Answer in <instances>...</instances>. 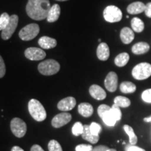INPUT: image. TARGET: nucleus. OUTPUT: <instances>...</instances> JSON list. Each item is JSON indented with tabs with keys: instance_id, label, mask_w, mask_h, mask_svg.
<instances>
[{
	"instance_id": "f257e3e1",
	"label": "nucleus",
	"mask_w": 151,
	"mask_h": 151,
	"mask_svg": "<svg viewBox=\"0 0 151 151\" xmlns=\"http://www.w3.org/2000/svg\"><path fill=\"white\" fill-rule=\"evenodd\" d=\"M50 5L49 0H28L26 12L30 18L42 20L47 18Z\"/></svg>"
},
{
	"instance_id": "f03ea898",
	"label": "nucleus",
	"mask_w": 151,
	"mask_h": 151,
	"mask_svg": "<svg viewBox=\"0 0 151 151\" xmlns=\"http://www.w3.org/2000/svg\"><path fill=\"white\" fill-rule=\"evenodd\" d=\"M28 110L31 116L37 122H42L46 118V111L43 106L37 99L30 100L28 103Z\"/></svg>"
},
{
	"instance_id": "7ed1b4c3",
	"label": "nucleus",
	"mask_w": 151,
	"mask_h": 151,
	"mask_svg": "<svg viewBox=\"0 0 151 151\" xmlns=\"http://www.w3.org/2000/svg\"><path fill=\"white\" fill-rule=\"evenodd\" d=\"M60 69V65L56 60H46L38 65V70L42 75L51 76L56 74Z\"/></svg>"
},
{
	"instance_id": "20e7f679",
	"label": "nucleus",
	"mask_w": 151,
	"mask_h": 151,
	"mask_svg": "<svg viewBox=\"0 0 151 151\" xmlns=\"http://www.w3.org/2000/svg\"><path fill=\"white\" fill-rule=\"evenodd\" d=\"M132 76L137 80H145L151 76V65L147 62H141L132 69Z\"/></svg>"
},
{
	"instance_id": "39448f33",
	"label": "nucleus",
	"mask_w": 151,
	"mask_h": 151,
	"mask_svg": "<svg viewBox=\"0 0 151 151\" xmlns=\"http://www.w3.org/2000/svg\"><path fill=\"white\" fill-rule=\"evenodd\" d=\"M40 28L39 24L36 23H32L26 25L20 30L19 32V37L22 41H30L39 35Z\"/></svg>"
},
{
	"instance_id": "423d86ee",
	"label": "nucleus",
	"mask_w": 151,
	"mask_h": 151,
	"mask_svg": "<svg viewBox=\"0 0 151 151\" xmlns=\"http://www.w3.org/2000/svg\"><path fill=\"white\" fill-rule=\"evenodd\" d=\"M104 18L109 22H117L121 20L122 13L120 9L116 6H108L106 7L103 13Z\"/></svg>"
},
{
	"instance_id": "0eeeda50",
	"label": "nucleus",
	"mask_w": 151,
	"mask_h": 151,
	"mask_svg": "<svg viewBox=\"0 0 151 151\" xmlns=\"http://www.w3.org/2000/svg\"><path fill=\"white\" fill-rule=\"evenodd\" d=\"M11 129L16 137L22 138L27 132V124L22 119L14 118L11 121Z\"/></svg>"
},
{
	"instance_id": "6e6552de",
	"label": "nucleus",
	"mask_w": 151,
	"mask_h": 151,
	"mask_svg": "<svg viewBox=\"0 0 151 151\" xmlns=\"http://www.w3.org/2000/svg\"><path fill=\"white\" fill-rule=\"evenodd\" d=\"M18 20L19 18L17 15H12L10 16V20H9L8 25L4 29L2 30V32H1V38L3 40H9L12 37L18 26Z\"/></svg>"
},
{
	"instance_id": "1a4fd4ad",
	"label": "nucleus",
	"mask_w": 151,
	"mask_h": 151,
	"mask_svg": "<svg viewBox=\"0 0 151 151\" xmlns=\"http://www.w3.org/2000/svg\"><path fill=\"white\" fill-rule=\"evenodd\" d=\"M24 55L28 60H32V61H39V60L44 59L46 54L42 48L31 47V48L26 49L24 51Z\"/></svg>"
},
{
	"instance_id": "9d476101",
	"label": "nucleus",
	"mask_w": 151,
	"mask_h": 151,
	"mask_svg": "<svg viewBox=\"0 0 151 151\" xmlns=\"http://www.w3.org/2000/svg\"><path fill=\"white\" fill-rule=\"evenodd\" d=\"M71 118L72 116L70 113L67 112L59 113L52 118V126L55 128H60L69 123L71 120Z\"/></svg>"
},
{
	"instance_id": "9b49d317",
	"label": "nucleus",
	"mask_w": 151,
	"mask_h": 151,
	"mask_svg": "<svg viewBox=\"0 0 151 151\" xmlns=\"http://www.w3.org/2000/svg\"><path fill=\"white\" fill-rule=\"evenodd\" d=\"M118 75L113 71H111L107 74L104 81V86L109 92H113L118 88Z\"/></svg>"
},
{
	"instance_id": "f8f14e48",
	"label": "nucleus",
	"mask_w": 151,
	"mask_h": 151,
	"mask_svg": "<svg viewBox=\"0 0 151 151\" xmlns=\"http://www.w3.org/2000/svg\"><path fill=\"white\" fill-rule=\"evenodd\" d=\"M76 105V100L73 97H68L60 100L58 104V108L62 111H69L72 110Z\"/></svg>"
},
{
	"instance_id": "ddd939ff",
	"label": "nucleus",
	"mask_w": 151,
	"mask_h": 151,
	"mask_svg": "<svg viewBox=\"0 0 151 151\" xmlns=\"http://www.w3.org/2000/svg\"><path fill=\"white\" fill-rule=\"evenodd\" d=\"M89 92L90 95L97 100H103L106 97V93L105 90L98 85H92L90 86Z\"/></svg>"
},
{
	"instance_id": "4468645a",
	"label": "nucleus",
	"mask_w": 151,
	"mask_h": 151,
	"mask_svg": "<svg viewBox=\"0 0 151 151\" xmlns=\"http://www.w3.org/2000/svg\"><path fill=\"white\" fill-rule=\"evenodd\" d=\"M97 55L98 59L101 61H106L110 56V50L108 45L106 43H100L97 49Z\"/></svg>"
},
{
	"instance_id": "2eb2a0df",
	"label": "nucleus",
	"mask_w": 151,
	"mask_h": 151,
	"mask_svg": "<svg viewBox=\"0 0 151 151\" xmlns=\"http://www.w3.org/2000/svg\"><path fill=\"white\" fill-rule=\"evenodd\" d=\"M82 138L85 140L89 141L90 143L94 144L97 143L99 140V135H94L90 132V125L85 124L83 125V132Z\"/></svg>"
},
{
	"instance_id": "dca6fc26",
	"label": "nucleus",
	"mask_w": 151,
	"mask_h": 151,
	"mask_svg": "<svg viewBox=\"0 0 151 151\" xmlns=\"http://www.w3.org/2000/svg\"><path fill=\"white\" fill-rule=\"evenodd\" d=\"M61 9H60V5L58 4H55L50 7V10L47 16V21L49 22H54L57 21L59 18L60 16V13H61Z\"/></svg>"
},
{
	"instance_id": "f3484780",
	"label": "nucleus",
	"mask_w": 151,
	"mask_h": 151,
	"mask_svg": "<svg viewBox=\"0 0 151 151\" xmlns=\"http://www.w3.org/2000/svg\"><path fill=\"white\" fill-rule=\"evenodd\" d=\"M120 39L124 44H129L134 39V34L133 30L129 27L122 28L120 31Z\"/></svg>"
},
{
	"instance_id": "a211bd4d",
	"label": "nucleus",
	"mask_w": 151,
	"mask_h": 151,
	"mask_svg": "<svg viewBox=\"0 0 151 151\" xmlns=\"http://www.w3.org/2000/svg\"><path fill=\"white\" fill-rule=\"evenodd\" d=\"M38 43L42 49H51L57 46V41L53 38L42 37L39 39Z\"/></svg>"
},
{
	"instance_id": "6ab92c4d",
	"label": "nucleus",
	"mask_w": 151,
	"mask_h": 151,
	"mask_svg": "<svg viewBox=\"0 0 151 151\" xmlns=\"http://www.w3.org/2000/svg\"><path fill=\"white\" fill-rule=\"evenodd\" d=\"M78 113L82 116L85 117V118H89L93 114L94 109L90 104L83 102L78 105Z\"/></svg>"
},
{
	"instance_id": "aec40b11",
	"label": "nucleus",
	"mask_w": 151,
	"mask_h": 151,
	"mask_svg": "<svg viewBox=\"0 0 151 151\" xmlns=\"http://www.w3.org/2000/svg\"><path fill=\"white\" fill-rule=\"evenodd\" d=\"M146 5L141 1H136V2L132 3L128 6L127 8V12L129 14L136 15L141 14L145 11Z\"/></svg>"
},
{
	"instance_id": "412c9836",
	"label": "nucleus",
	"mask_w": 151,
	"mask_h": 151,
	"mask_svg": "<svg viewBox=\"0 0 151 151\" xmlns=\"http://www.w3.org/2000/svg\"><path fill=\"white\" fill-rule=\"evenodd\" d=\"M150 50V46L146 42H139L132 46V51L135 55H142Z\"/></svg>"
},
{
	"instance_id": "4be33fe9",
	"label": "nucleus",
	"mask_w": 151,
	"mask_h": 151,
	"mask_svg": "<svg viewBox=\"0 0 151 151\" xmlns=\"http://www.w3.org/2000/svg\"><path fill=\"white\" fill-rule=\"evenodd\" d=\"M129 60V55L127 52H122L118 55L115 58V64L117 67H122L128 63Z\"/></svg>"
},
{
	"instance_id": "5701e85b",
	"label": "nucleus",
	"mask_w": 151,
	"mask_h": 151,
	"mask_svg": "<svg viewBox=\"0 0 151 151\" xmlns=\"http://www.w3.org/2000/svg\"><path fill=\"white\" fill-rule=\"evenodd\" d=\"M120 89L122 93L130 94L134 93L137 90V87L133 83L129 81H124L120 86Z\"/></svg>"
},
{
	"instance_id": "b1692460",
	"label": "nucleus",
	"mask_w": 151,
	"mask_h": 151,
	"mask_svg": "<svg viewBox=\"0 0 151 151\" xmlns=\"http://www.w3.org/2000/svg\"><path fill=\"white\" fill-rule=\"evenodd\" d=\"M123 129L124 130V132H126V134L129 136L130 144L135 146L137 143L138 138L137 137V135L135 134L134 132L133 128H132L131 126L128 125V124H124L123 126Z\"/></svg>"
},
{
	"instance_id": "393cba45",
	"label": "nucleus",
	"mask_w": 151,
	"mask_h": 151,
	"mask_svg": "<svg viewBox=\"0 0 151 151\" xmlns=\"http://www.w3.org/2000/svg\"><path fill=\"white\" fill-rule=\"evenodd\" d=\"M131 26L132 29L136 32L140 33L144 29V23L140 18H134L131 21Z\"/></svg>"
},
{
	"instance_id": "a878e982",
	"label": "nucleus",
	"mask_w": 151,
	"mask_h": 151,
	"mask_svg": "<svg viewBox=\"0 0 151 151\" xmlns=\"http://www.w3.org/2000/svg\"><path fill=\"white\" fill-rule=\"evenodd\" d=\"M114 104L120 108H127L131 104V101L127 97L118 96L114 99Z\"/></svg>"
},
{
	"instance_id": "bb28decb",
	"label": "nucleus",
	"mask_w": 151,
	"mask_h": 151,
	"mask_svg": "<svg viewBox=\"0 0 151 151\" xmlns=\"http://www.w3.org/2000/svg\"><path fill=\"white\" fill-rule=\"evenodd\" d=\"M101 119H102L106 125L110 126V127H113V126H114L117 122L116 119L113 118L112 115H111V110L109 111V112L106 113V114L104 115V116L101 118Z\"/></svg>"
},
{
	"instance_id": "cd10ccee",
	"label": "nucleus",
	"mask_w": 151,
	"mask_h": 151,
	"mask_svg": "<svg viewBox=\"0 0 151 151\" xmlns=\"http://www.w3.org/2000/svg\"><path fill=\"white\" fill-rule=\"evenodd\" d=\"M9 20H10V16L7 13H3L1 15V16H0V31H2L6 27Z\"/></svg>"
},
{
	"instance_id": "c85d7f7f",
	"label": "nucleus",
	"mask_w": 151,
	"mask_h": 151,
	"mask_svg": "<svg viewBox=\"0 0 151 151\" xmlns=\"http://www.w3.org/2000/svg\"><path fill=\"white\" fill-rule=\"evenodd\" d=\"M111 113L113 116V118L116 119V121L120 120L122 118V113L120 109V107L115 104L111 108Z\"/></svg>"
},
{
	"instance_id": "c756f323",
	"label": "nucleus",
	"mask_w": 151,
	"mask_h": 151,
	"mask_svg": "<svg viewBox=\"0 0 151 151\" xmlns=\"http://www.w3.org/2000/svg\"><path fill=\"white\" fill-rule=\"evenodd\" d=\"M72 134L74 136L78 137L79 135H81L83 132V125L80 122H77L73 124L72 127Z\"/></svg>"
},
{
	"instance_id": "7c9ffc66",
	"label": "nucleus",
	"mask_w": 151,
	"mask_h": 151,
	"mask_svg": "<svg viewBox=\"0 0 151 151\" xmlns=\"http://www.w3.org/2000/svg\"><path fill=\"white\" fill-rule=\"evenodd\" d=\"M48 148L49 151H63L61 145L60 144L58 141L54 140V139L49 141Z\"/></svg>"
},
{
	"instance_id": "2f4dec72",
	"label": "nucleus",
	"mask_w": 151,
	"mask_h": 151,
	"mask_svg": "<svg viewBox=\"0 0 151 151\" xmlns=\"http://www.w3.org/2000/svg\"><path fill=\"white\" fill-rule=\"evenodd\" d=\"M90 132L94 135H99L101 132V126L97 122H92L90 125Z\"/></svg>"
},
{
	"instance_id": "473e14b6",
	"label": "nucleus",
	"mask_w": 151,
	"mask_h": 151,
	"mask_svg": "<svg viewBox=\"0 0 151 151\" xmlns=\"http://www.w3.org/2000/svg\"><path fill=\"white\" fill-rule=\"evenodd\" d=\"M111 107L109 106L106 104H101L100 105L97 109V113L98 115H99L100 118H102L104 115L106 114L107 112H109V111L111 110Z\"/></svg>"
},
{
	"instance_id": "72a5a7b5",
	"label": "nucleus",
	"mask_w": 151,
	"mask_h": 151,
	"mask_svg": "<svg viewBox=\"0 0 151 151\" xmlns=\"http://www.w3.org/2000/svg\"><path fill=\"white\" fill-rule=\"evenodd\" d=\"M141 98L145 102L151 103V89L146 90L141 94Z\"/></svg>"
},
{
	"instance_id": "f704fd0d",
	"label": "nucleus",
	"mask_w": 151,
	"mask_h": 151,
	"mask_svg": "<svg viewBox=\"0 0 151 151\" xmlns=\"http://www.w3.org/2000/svg\"><path fill=\"white\" fill-rule=\"evenodd\" d=\"M92 146L88 144H80L76 147V151H92Z\"/></svg>"
},
{
	"instance_id": "c9c22d12",
	"label": "nucleus",
	"mask_w": 151,
	"mask_h": 151,
	"mask_svg": "<svg viewBox=\"0 0 151 151\" xmlns=\"http://www.w3.org/2000/svg\"><path fill=\"white\" fill-rule=\"evenodd\" d=\"M6 73V66L3 58L0 55V78H3Z\"/></svg>"
},
{
	"instance_id": "e433bc0d",
	"label": "nucleus",
	"mask_w": 151,
	"mask_h": 151,
	"mask_svg": "<svg viewBox=\"0 0 151 151\" xmlns=\"http://www.w3.org/2000/svg\"><path fill=\"white\" fill-rule=\"evenodd\" d=\"M125 150L126 151H146L144 149L139 148V147H137L131 144H130V146H127L126 147Z\"/></svg>"
},
{
	"instance_id": "4c0bfd02",
	"label": "nucleus",
	"mask_w": 151,
	"mask_h": 151,
	"mask_svg": "<svg viewBox=\"0 0 151 151\" xmlns=\"http://www.w3.org/2000/svg\"><path fill=\"white\" fill-rule=\"evenodd\" d=\"M144 11L147 17H148V18H151V2L146 4Z\"/></svg>"
},
{
	"instance_id": "58836bf2",
	"label": "nucleus",
	"mask_w": 151,
	"mask_h": 151,
	"mask_svg": "<svg viewBox=\"0 0 151 151\" xmlns=\"http://www.w3.org/2000/svg\"><path fill=\"white\" fill-rule=\"evenodd\" d=\"M109 148L106 146H104V145H100V146H97L94 147L92 149V151H106Z\"/></svg>"
},
{
	"instance_id": "ea45409f",
	"label": "nucleus",
	"mask_w": 151,
	"mask_h": 151,
	"mask_svg": "<svg viewBox=\"0 0 151 151\" xmlns=\"http://www.w3.org/2000/svg\"><path fill=\"white\" fill-rule=\"evenodd\" d=\"M30 151H44V150H43V148H41L39 145L35 144V145H34V146H32Z\"/></svg>"
},
{
	"instance_id": "a19ab883",
	"label": "nucleus",
	"mask_w": 151,
	"mask_h": 151,
	"mask_svg": "<svg viewBox=\"0 0 151 151\" xmlns=\"http://www.w3.org/2000/svg\"><path fill=\"white\" fill-rule=\"evenodd\" d=\"M11 151H24V150L22 148H20V147L15 146L13 147Z\"/></svg>"
},
{
	"instance_id": "79ce46f5",
	"label": "nucleus",
	"mask_w": 151,
	"mask_h": 151,
	"mask_svg": "<svg viewBox=\"0 0 151 151\" xmlns=\"http://www.w3.org/2000/svg\"><path fill=\"white\" fill-rule=\"evenodd\" d=\"M143 120L146 122H151V116L150 117H148V118H145L143 119Z\"/></svg>"
},
{
	"instance_id": "37998d69",
	"label": "nucleus",
	"mask_w": 151,
	"mask_h": 151,
	"mask_svg": "<svg viewBox=\"0 0 151 151\" xmlns=\"http://www.w3.org/2000/svg\"><path fill=\"white\" fill-rule=\"evenodd\" d=\"M106 151H117L116 149H113V148H109L108 150H107Z\"/></svg>"
},
{
	"instance_id": "c03bdc74",
	"label": "nucleus",
	"mask_w": 151,
	"mask_h": 151,
	"mask_svg": "<svg viewBox=\"0 0 151 151\" xmlns=\"http://www.w3.org/2000/svg\"><path fill=\"white\" fill-rule=\"evenodd\" d=\"M56 1H68V0H56Z\"/></svg>"
}]
</instances>
